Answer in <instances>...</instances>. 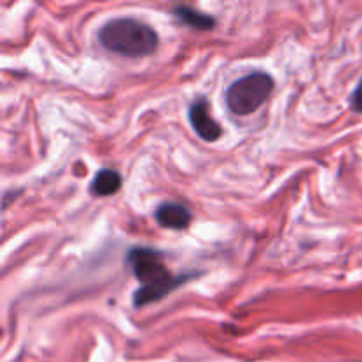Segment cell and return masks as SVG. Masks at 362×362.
I'll list each match as a JSON object with an SVG mask.
<instances>
[{"label": "cell", "instance_id": "cell-1", "mask_svg": "<svg viewBox=\"0 0 362 362\" xmlns=\"http://www.w3.org/2000/svg\"><path fill=\"white\" fill-rule=\"evenodd\" d=\"M126 260L134 278L141 283L140 290L134 292L136 308L163 299L184 281V278H173L163 264L161 255L148 247H134L127 253Z\"/></svg>", "mask_w": 362, "mask_h": 362}, {"label": "cell", "instance_id": "cell-2", "mask_svg": "<svg viewBox=\"0 0 362 362\" xmlns=\"http://www.w3.org/2000/svg\"><path fill=\"white\" fill-rule=\"evenodd\" d=\"M158 41L154 28L133 18H115L99 30V42L108 52L124 57L151 55L158 48Z\"/></svg>", "mask_w": 362, "mask_h": 362}, {"label": "cell", "instance_id": "cell-3", "mask_svg": "<svg viewBox=\"0 0 362 362\" xmlns=\"http://www.w3.org/2000/svg\"><path fill=\"white\" fill-rule=\"evenodd\" d=\"M274 80L267 73H251L230 85L226 92V105L235 115L255 113L271 95Z\"/></svg>", "mask_w": 362, "mask_h": 362}, {"label": "cell", "instance_id": "cell-4", "mask_svg": "<svg viewBox=\"0 0 362 362\" xmlns=\"http://www.w3.org/2000/svg\"><path fill=\"white\" fill-rule=\"evenodd\" d=\"M189 122L198 136L205 141H216L223 134L221 126L216 122L209 112V105L204 98L197 99L189 108Z\"/></svg>", "mask_w": 362, "mask_h": 362}, {"label": "cell", "instance_id": "cell-5", "mask_svg": "<svg viewBox=\"0 0 362 362\" xmlns=\"http://www.w3.org/2000/svg\"><path fill=\"white\" fill-rule=\"evenodd\" d=\"M191 212L179 202H165L156 209V221L170 230H186L191 223Z\"/></svg>", "mask_w": 362, "mask_h": 362}, {"label": "cell", "instance_id": "cell-6", "mask_svg": "<svg viewBox=\"0 0 362 362\" xmlns=\"http://www.w3.org/2000/svg\"><path fill=\"white\" fill-rule=\"evenodd\" d=\"M122 186V177L119 175V172L112 168H105L101 172H98V175L94 177L90 184V193L98 198L112 197Z\"/></svg>", "mask_w": 362, "mask_h": 362}, {"label": "cell", "instance_id": "cell-7", "mask_svg": "<svg viewBox=\"0 0 362 362\" xmlns=\"http://www.w3.org/2000/svg\"><path fill=\"white\" fill-rule=\"evenodd\" d=\"M173 14H175V16L182 21V23L189 25V27H193V28H200V30H211V28L214 27V18L207 16V14H204V13H198V11L191 9V7H187V6L177 7V9L173 11Z\"/></svg>", "mask_w": 362, "mask_h": 362}, {"label": "cell", "instance_id": "cell-8", "mask_svg": "<svg viewBox=\"0 0 362 362\" xmlns=\"http://www.w3.org/2000/svg\"><path fill=\"white\" fill-rule=\"evenodd\" d=\"M350 103H352V108L356 110L357 113H362V80L359 81V85H357L356 90H354Z\"/></svg>", "mask_w": 362, "mask_h": 362}]
</instances>
